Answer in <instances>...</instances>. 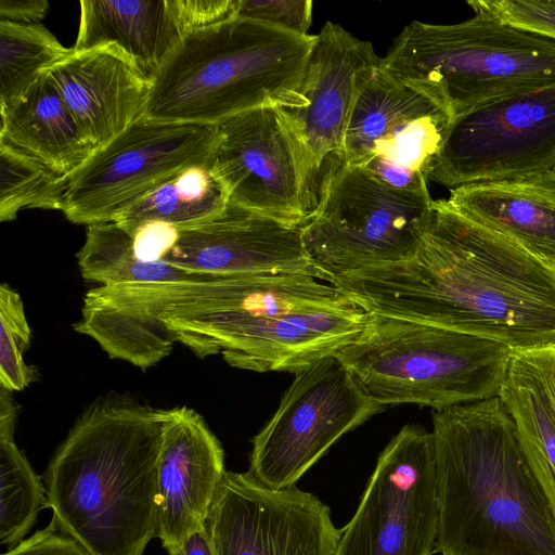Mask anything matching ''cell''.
<instances>
[{
	"label": "cell",
	"instance_id": "6da1fadb",
	"mask_svg": "<svg viewBox=\"0 0 555 555\" xmlns=\"http://www.w3.org/2000/svg\"><path fill=\"white\" fill-rule=\"evenodd\" d=\"M367 313L442 326L514 352L555 347V272L501 234L434 201L410 260L331 282Z\"/></svg>",
	"mask_w": 555,
	"mask_h": 555
},
{
	"label": "cell",
	"instance_id": "7a4b0ae2",
	"mask_svg": "<svg viewBox=\"0 0 555 555\" xmlns=\"http://www.w3.org/2000/svg\"><path fill=\"white\" fill-rule=\"evenodd\" d=\"M441 555H555V517L499 396L433 410Z\"/></svg>",
	"mask_w": 555,
	"mask_h": 555
},
{
	"label": "cell",
	"instance_id": "3957f363",
	"mask_svg": "<svg viewBox=\"0 0 555 555\" xmlns=\"http://www.w3.org/2000/svg\"><path fill=\"white\" fill-rule=\"evenodd\" d=\"M164 411L105 399L80 414L51 459L52 520L91 555H142L157 532Z\"/></svg>",
	"mask_w": 555,
	"mask_h": 555
},
{
	"label": "cell",
	"instance_id": "277c9868",
	"mask_svg": "<svg viewBox=\"0 0 555 555\" xmlns=\"http://www.w3.org/2000/svg\"><path fill=\"white\" fill-rule=\"evenodd\" d=\"M315 37L241 17L191 30L153 78L145 117L218 125L259 107H299Z\"/></svg>",
	"mask_w": 555,
	"mask_h": 555
},
{
	"label": "cell",
	"instance_id": "5b68a950",
	"mask_svg": "<svg viewBox=\"0 0 555 555\" xmlns=\"http://www.w3.org/2000/svg\"><path fill=\"white\" fill-rule=\"evenodd\" d=\"M380 68L453 120L498 99L555 86V39L478 11L456 24L412 21Z\"/></svg>",
	"mask_w": 555,
	"mask_h": 555
},
{
	"label": "cell",
	"instance_id": "8992f818",
	"mask_svg": "<svg viewBox=\"0 0 555 555\" xmlns=\"http://www.w3.org/2000/svg\"><path fill=\"white\" fill-rule=\"evenodd\" d=\"M513 354L489 338L374 313L334 352L379 405L433 410L499 396Z\"/></svg>",
	"mask_w": 555,
	"mask_h": 555
},
{
	"label": "cell",
	"instance_id": "52a82bcc",
	"mask_svg": "<svg viewBox=\"0 0 555 555\" xmlns=\"http://www.w3.org/2000/svg\"><path fill=\"white\" fill-rule=\"evenodd\" d=\"M434 214L428 188H392L362 167L343 165L324 182L301 227L305 251L323 281L410 260Z\"/></svg>",
	"mask_w": 555,
	"mask_h": 555
},
{
	"label": "cell",
	"instance_id": "ba28073f",
	"mask_svg": "<svg viewBox=\"0 0 555 555\" xmlns=\"http://www.w3.org/2000/svg\"><path fill=\"white\" fill-rule=\"evenodd\" d=\"M217 125L142 117L68 177L63 212L74 223L114 221L183 170L212 164Z\"/></svg>",
	"mask_w": 555,
	"mask_h": 555
},
{
	"label": "cell",
	"instance_id": "9c48e42d",
	"mask_svg": "<svg viewBox=\"0 0 555 555\" xmlns=\"http://www.w3.org/2000/svg\"><path fill=\"white\" fill-rule=\"evenodd\" d=\"M383 409L338 358H321L295 373L253 440L247 473L271 489L293 487L343 435Z\"/></svg>",
	"mask_w": 555,
	"mask_h": 555
},
{
	"label": "cell",
	"instance_id": "30bf717a",
	"mask_svg": "<svg viewBox=\"0 0 555 555\" xmlns=\"http://www.w3.org/2000/svg\"><path fill=\"white\" fill-rule=\"evenodd\" d=\"M555 169V86L455 117L429 180L450 189L526 179Z\"/></svg>",
	"mask_w": 555,
	"mask_h": 555
},
{
	"label": "cell",
	"instance_id": "8fae6325",
	"mask_svg": "<svg viewBox=\"0 0 555 555\" xmlns=\"http://www.w3.org/2000/svg\"><path fill=\"white\" fill-rule=\"evenodd\" d=\"M438 522L433 434L409 424L379 454L335 555H431Z\"/></svg>",
	"mask_w": 555,
	"mask_h": 555
},
{
	"label": "cell",
	"instance_id": "7c38bea8",
	"mask_svg": "<svg viewBox=\"0 0 555 555\" xmlns=\"http://www.w3.org/2000/svg\"><path fill=\"white\" fill-rule=\"evenodd\" d=\"M217 128L212 169L229 201L302 227L317 209L320 190L283 108H255Z\"/></svg>",
	"mask_w": 555,
	"mask_h": 555
},
{
	"label": "cell",
	"instance_id": "4fadbf2b",
	"mask_svg": "<svg viewBox=\"0 0 555 555\" xmlns=\"http://www.w3.org/2000/svg\"><path fill=\"white\" fill-rule=\"evenodd\" d=\"M215 555H335L328 506L295 486L271 489L227 472L206 521Z\"/></svg>",
	"mask_w": 555,
	"mask_h": 555
},
{
	"label": "cell",
	"instance_id": "5bb4252c",
	"mask_svg": "<svg viewBox=\"0 0 555 555\" xmlns=\"http://www.w3.org/2000/svg\"><path fill=\"white\" fill-rule=\"evenodd\" d=\"M370 41L326 22L315 37L299 107L283 108L297 134L320 193L327 178L344 165L349 120L364 87L380 67Z\"/></svg>",
	"mask_w": 555,
	"mask_h": 555
},
{
	"label": "cell",
	"instance_id": "9a60e30c",
	"mask_svg": "<svg viewBox=\"0 0 555 555\" xmlns=\"http://www.w3.org/2000/svg\"><path fill=\"white\" fill-rule=\"evenodd\" d=\"M452 122L430 99L379 69L361 91L344 145V165L375 162L429 180Z\"/></svg>",
	"mask_w": 555,
	"mask_h": 555
},
{
	"label": "cell",
	"instance_id": "2e32d148",
	"mask_svg": "<svg viewBox=\"0 0 555 555\" xmlns=\"http://www.w3.org/2000/svg\"><path fill=\"white\" fill-rule=\"evenodd\" d=\"M165 261L209 276L293 273L323 281L305 251L301 225L231 201L214 217L180 229Z\"/></svg>",
	"mask_w": 555,
	"mask_h": 555
},
{
	"label": "cell",
	"instance_id": "e0dca14e",
	"mask_svg": "<svg viewBox=\"0 0 555 555\" xmlns=\"http://www.w3.org/2000/svg\"><path fill=\"white\" fill-rule=\"evenodd\" d=\"M225 473L223 449L204 418L185 405L165 410L156 537L167 552L206 526Z\"/></svg>",
	"mask_w": 555,
	"mask_h": 555
},
{
	"label": "cell",
	"instance_id": "ac0fdd59",
	"mask_svg": "<svg viewBox=\"0 0 555 555\" xmlns=\"http://www.w3.org/2000/svg\"><path fill=\"white\" fill-rule=\"evenodd\" d=\"M48 75L94 150L145 116L151 82L113 47L73 49Z\"/></svg>",
	"mask_w": 555,
	"mask_h": 555
},
{
	"label": "cell",
	"instance_id": "d6986e66",
	"mask_svg": "<svg viewBox=\"0 0 555 555\" xmlns=\"http://www.w3.org/2000/svg\"><path fill=\"white\" fill-rule=\"evenodd\" d=\"M186 33L177 0H81L73 49L113 47L152 82Z\"/></svg>",
	"mask_w": 555,
	"mask_h": 555
},
{
	"label": "cell",
	"instance_id": "ffe728a7",
	"mask_svg": "<svg viewBox=\"0 0 555 555\" xmlns=\"http://www.w3.org/2000/svg\"><path fill=\"white\" fill-rule=\"evenodd\" d=\"M447 201L462 216L555 264V169L526 179L455 188Z\"/></svg>",
	"mask_w": 555,
	"mask_h": 555
},
{
	"label": "cell",
	"instance_id": "44dd1931",
	"mask_svg": "<svg viewBox=\"0 0 555 555\" xmlns=\"http://www.w3.org/2000/svg\"><path fill=\"white\" fill-rule=\"evenodd\" d=\"M499 397L555 517V347L514 352Z\"/></svg>",
	"mask_w": 555,
	"mask_h": 555
},
{
	"label": "cell",
	"instance_id": "7402d4cb",
	"mask_svg": "<svg viewBox=\"0 0 555 555\" xmlns=\"http://www.w3.org/2000/svg\"><path fill=\"white\" fill-rule=\"evenodd\" d=\"M0 141L69 177L95 151L48 74L0 106Z\"/></svg>",
	"mask_w": 555,
	"mask_h": 555
},
{
	"label": "cell",
	"instance_id": "603a6c76",
	"mask_svg": "<svg viewBox=\"0 0 555 555\" xmlns=\"http://www.w3.org/2000/svg\"><path fill=\"white\" fill-rule=\"evenodd\" d=\"M228 203V191L215 173L212 164L194 166L143 197L114 222L130 234L153 221L180 230L214 217Z\"/></svg>",
	"mask_w": 555,
	"mask_h": 555
},
{
	"label": "cell",
	"instance_id": "cb8c5ba5",
	"mask_svg": "<svg viewBox=\"0 0 555 555\" xmlns=\"http://www.w3.org/2000/svg\"><path fill=\"white\" fill-rule=\"evenodd\" d=\"M18 406L0 391V542L11 548L23 541L39 512L49 507L46 487L14 442Z\"/></svg>",
	"mask_w": 555,
	"mask_h": 555
},
{
	"label": "cell",
	"instance_id": "d4e9b609",
	"mask_svg": "<svg viewBox=\"0 0 555 555\" xmlns=\"http://www.w3.org/2000/svg\"><path fill=\"white\" fill-rule=\"evenodd\" d=\"M77 259L83 279L103 286L194 281L209 276L191 273L165 260L142 261L134 251L132 235L114 221L87 225L86 240Z\"/></svg>",
	"mask_w": 555,
	"mask_h": 555
},
{
	"label": "cell",
	"instance_id": "484cf974",
	"mask_svg": "<svg viewBox=\"0 0 555 555\" xmlns=\"http://www.w3.org/2000/svg\"><path fill=\"white\" fill-rule=\"evenodd\" d=\"M72 52L41 24L0 21V106L23 94Z\"/></svg>",
	"mask_w": 555,
	"mask_h": 555
},
{
	"label": "cell",
	"instance_id": "4316f807",
	"mask_svg": "<svg viewBox=\"0 0 555 555\" xmlns=\"http://www.w3.org/2000/svg\"><path fill=\"white\" fill-rule=\"evenodd\" d=\"M68 178L0 141V220L12 221L24 208L62 210Z\"/></svg>",
	"mask_w": 555,
	"mask_h": 555
},
{
	"label": "cell",
	"instance_id": "83f0119b",
	"mask_svg": "<svg viewBox=\"0 0 555 555\" xmlns=\"http://www.w3.org/2000/svg\"><path fill=\"white\" fill-rule=\"evenodd\" d=\"M30 327L20 294L9 284L0 286V386L21 391L36 378V370L24 361L30 344Z\"/></svg>",
	"mask_w": 555,
	"mask_h": 555
},
{
	"label": "cell",
	"instance_id": "f1b7e54d",
	"mask_svg": "<svg viewBox=\"0 0 555 555\" xmlns=\"http://www.w3.org/2000/svg\"><path fill=\"white\" fill-rule=\"evenodd\" d=\"M467 4L474 12L555 39V0H474Z\"/></svg>",
	"mask_w": 555,
	"mask_h": 555
},
{
	"label": "cell",
	"instance_id": "f546056e",
	"mask_svg": "<svg viewBox=\"0 0 555 555\" xmlns=\"http://www.w3.org/2000/svg\"><path fill=\"white\" fill-rule=\"evenodd\" d=\"M236 17L269 24L308 36L312 22L311 0H238Z\"/></svg>",
	"mask_w": 555,
	"mask_h": 555
},
{
	"label": "cell",
	"instance_id": "4dcf8cb0",
	"mask_svg": "<svg viewBox=\"0 0 555 555\" xmlns=\"http://www.w3.org/2000/svg\"><path fill=\"white\" fill-rule=\"evenodd\" d=\"M1 555H91L52 519L41 530Z\"/></svg>",
	"mask_w": 555,
	"mask_h": 555
},
{
	"label": "cell",
	"instance_id": "1f68e13d",
	"mask_svg": "<svg viewBox=\"0 0 555 555\" xmlns=\"http://www.w3.org/2000/svg\"><path fill=\"white\" fill-rule=\"evenodd\" d=\"M237 3L238 0H177L188 33L236 17Z\"/></svg>",
	"mask_w": 555,
	"mask_h": 555
},
{
	"label": "cell",
	"instance_id": "d6a6232c",
	"mask_svg": "<svg viewBox=\"0 0 555 555\" xmlns=\"http://www.w3.org/2000/svg\"><path fill=\"white\" fill-rule=\"evenodd\" d=\"M134 251L145 262L164 261L176 244L179 229L159 221L140 225L132 234Z\"/></svg>",
	"mask_w": 555,
	"mask_h": 555
},
{
	"label": "cell",
	"instance_id": "836d02e7",
	"mask_svg": "<svg viewBox=\"0 0 555 555\" xmlns=\"http://www.w3.org/2000/svg\"><path fill=\"white\" fill-rule=\"evenodd\" d=\"M48 10L46 0H0V21L40 24Z\"/></svg>",
	"mask_w": 555,
	"mask_h": 555
},
{
	"label": "cell",
	"instance_id": "e575fe53",
	"mask_svg": "<svg viewBox=\"0 0 555 555\" xmlns=\"http://www.w3.org/2000/svg\"><path fill=\"white\" fill-rule=\"evenodd\" d=\"M168 555H215L206 526L191 534L181 546Z\"/></svg>",
	"mask_w": 555,
	"mask_h": 555
},
{
	"label": "cell",
	"instance_id": "d590c367",
	"mask_svg": "<svg viewBox=\"0 0 555 555\" xmlns=\"http://www.w3.org/2000/svg\"><path fill=\"white\" fill-rule=\"evenodd\" d=\"M551 267L553 268V270H554V272H555V267H553V266H551Z\"/></svg>",
	"mask_w": 555,
	"mask_h": 555
},
{
	"label": "cell",
	"instance_id": "8d00e7d4",
	"mask_svg": "<svg viewBox=\"0 0 555 555\" xmlns=\"http://www.w3.org/2000/svg\"><path fill=\"white\" fill-rule=\"evenodd\" d=\"M548 266H550V264H548ZM551 266L555 267V264H551Z\"/></svg>",
	"mask_w": 555,
	"mask_h": 555
}]
</instances>
